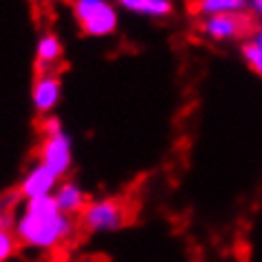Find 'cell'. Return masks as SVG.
<instances>
[{"label":"cell","instance_id":"6da1fadb","mask_svg":"<svg viewBox=\"0 0 262 262\" xmlns=\"http://www.w3.org/2000/svg\"><path fill=\"white\" fill-rule=\"evenodd\" d=\"M76 222L71 215L58 209L54 195H42L25 202L23 213L16 218V238L31 249H54L74 231Z\"/></svg>","mask_w":262,"mask_h":262},{"label":"cell","instance_id":"7a4b0ae2","mask_svg":"<svg viewBox=\"0 0 262 262\" xmlns=\"http://www.w3.org/2000/svg\"><path fill=\"white\" fill-rule=\"evenodd\" d=\"M71 160H74V154H71L69 134L62 129L58 118H49L45 122V142L40 149V165L47 167L58 178H62V176L69 173Z\"/></svg>","mask_w":262,"mask_h":262},{"label":"cell","instance_id":"3957f363","mask_svg":"<svg viewBox=\"0 0 262 262\" xmlns=\"http://www.w3.org/2000/svg\"><path fill=\"white\" fill-rule=\"evenodd\" d=\"M74 16L87 36L104 38L118 27V14L109 0H74Z\"/></svg>","mask_w":262,"mask_h":262},{"label":"cell","instance_id":"277c9868","mask_svg":"<svg viewBox=\"0 0 262 262\" xmlns=\"http://www.w3.org/2000/svg\"><path fill=\"white\" fill-rule=\"evenodd\" d=\"M124 222V211L116 200H94L80 213V225L89 233L118 231Z\"/></svg>","mask_w":262,"mask_h":262},{"label":"cell","instance_id":"5b68a950","mask_svg":"<svg viewBox=\"0 0 262 262\" xmlns=\"http://www.w3.org/2000/svg\"><path fill=\"white\" fill-rule=\"evenodd\" d=\"M247 20L245 14H220V16H209L202 18L200 31L213 40H235L245 34Z\"/></svg>","mask_w":262,"mask_h":262},{"label":"cell","instance_id":"8992f818","mask_svg":"<svg viewBox=\"0 0 262 262\" xmlns=\"http://www.w3.org/2000/svg\"><path fill=\"white\" fill-rule=\"evenodd\" d=\"M58 176H54L47 167H42L38 162L36 167H31L27 176L20 182V195L25 200H34V198H42V195H54L58 189Z\"/></svg>","mask_w":262,"mask_h":262},{"label":"cell","instance_id":"52a82bcc","mask_svg":"<svg viewBox=\"0 0 262 262\" xmlns=\"http://www.w3.org/2000/svg\"><path fill=\"white\" fill-rule=\"evenodd\" d=\"M60 96H62L60 80L54 74H42L34 84L31 100H34L38 114H51L56 109V104L60 102Z\"/></svg>","mask_w":262,"mask_h":262},{"label":"cell","instance_id":"ba28073f","mask_svg":"<svg viewBox=\"0 0 262 262\" xmlns=\"http://www.w3.org/2000/svg\"><path fill=\"white\" fill-rule=\"evenodd\" d=\"M54 200H56L58 209H60L62 213L71 215V218L82 213L84 207L89 205L84 189L80 185H76V182H62V185H58V189L54 191Z\"/></svg>","mask_w":262,"mask_h":262},{"label":"cell","instance_id":"9c48e42d","mask_svg":"<svg viewBox=\"0 0 262 262\" xmlns=\"http://www.w3.org/2000/svg\"><path fill=\"white\" fill-rule=\"evenodd\" d=\"M118 3L131 14H140L149 18H165L173 11L171 0H118Z\"/></svg>","mask_w":262,"mask_h":262},{"label":"cell","instance_id":"30bf717a","mask_svg":"<svg viewBox=\"0 0 262 262\" xmlns=\"http://www.w3.org/2000/svg\"><path fill=\"white\" fill-rule=\"evenodd\" d=\"M249 9V0H198L195 11L202 18L220 14H245Z\"/></svg>","mask_w":262,"mask_h":262},{"label":"cell","instance_id":"8fae6325","mask_svg":"<svg viewBox=\"0 0 262 262\" xmlns=\"http://www.w3.org/2000/svg\"><path fill=\"white\" fill-rule=\"evenodd\" d=\"M36 56L42 67H51L58 58L62 56V45L54 34H45L36 45Z\"/></svg>","mask_w":262,"mask_h":262},{"label":"cell","instance_id":"7c38bea8","mask_svg":"<svg viewBox=\"0 0 262 262\" xmlns=\"http://www.w3.org/2000/svg\"><path fill=\"white\" fill-rule=\"evenodd\" d=\"M16 233L11 229H0V262H7L16 251Z\"/></svg>","mask_w":262,"mask_h":262},{"label":"cell","instance_id":"4fadbf2b","mask_svg":"<svg viewBox=\"0 0 262 262\" xmlns=\"http://www.w3.org/2000/svg\"><path fill=\"white\" fill-rule=\"evenodd\" d=\"M242 56H245V60L253 67L255 74L262 76V47H260V45L255 40L247 42L245 47H242Z\"/></svg>","mask_w":262,"mask_h":262},{"label":"cell","instance_id":"5bb4252c","mask_svg":"<svg viewBox=\"0 0 262 262\" xmlns=\"http://www.w3.org/2000/svg\"><path fill=\"white\" fill-rule=\"evenodd\" d=\"M249 7H251L258 16H262V0H251V3H249Z\"/></svg>","mask_w":262,"mask_h":262}]
</instances>
